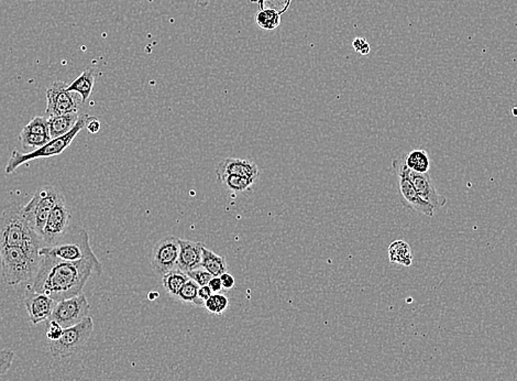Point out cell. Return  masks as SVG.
<instances>
[{"instance_id":"8","label":"cell","mask_w":517,"mask_h":381,"mask_svg":"<svg viewBox=\"0 0 517 381\" xmlns=\"http://www.w3.org/2000/svg\"><path fill=\"white\" fill-rule=\"evenodd\" d=\"M393 169L396 171V176L398 178V187H400V193L402 195V202L406 208H412L413 211L423 215L432 217L435 213V208L430 205V203L423 200L421 195L417 192L416 189L414 187L413 183L406 176V155H402L393 160Z\"/></svg>"},{"instance_id":"25","label":"cell","mask_w":517,"mask_h":381,"mask_svg":"<svg viewBox=\"0 0 517 381\" xmlns=\"http://www.w3.org/2000/svg\"><path fill=\"white\" fill-rule=\"evenodd\" d=\"M255 22L261 29L272 31L279 28L281 16L273 10H259L255 15Z\"/></svg>"},{"instance_id":"11","label":"cell","mask_w":517,"mask_h":381,"mask_svg":"<svg viewBox=\"0 0 517 381\" xmlns=\"http://www.w3.org/2000/svg\"><path fill=\"white\" fill-rule=\"evenodd\" d=\"M178 253H180L178 238L174 236H165L155 244L152 251V269L161 277L167 272H170L171 270L176 269Z\"/></svg>"},{"instance_id":"30","label":"cell","mask_w":517,"mask_h":381,"mask_svg":"<svg viewBox=\"0 0 517 381\" xmlns=\"http://www.w3.org/2000/svg\"><path fill=\"white\" fill-rule=\"evenodd\" d=\"M186 275L189 276V279L193 280L194 282L197 283L199 287H204V285H208L210 281L212 280V276L210 275V272L204 269L203 266H199L197 269L192 270V271L186 272Z\"/></svg>"},{"instance_id":"14","label":"cell","mask_w":517,"mask_h":381,"mask_svg":"<svg viewBox=\"0 0 517 381\" xmlns=\"http://www.w3.org/2000/svg\"><path fill=\"white\" fill-rule=\"evenodd\" d=\"M406 176H409V179L411 180L413 183L414 187L416 189L418 194L421 195V198L426 202L430 203L432 208H441L446 205L447 203V198L441 193L438 192L434 182H432V178H430V173H417L414 172L411 169H409L407 164L405 167Z\"/></svg>"},{"instance_id":"3","label":"cell","mask_w":517,"mask_h":381,"mask_svg":"<svg viewBox=\"0 0 517 381\" xmlns=\"http://www.w3.org/2000/svg\"><path fill=\"white\" fill-rule=\"evenodd\" d=\"M40 251H30L22 247L0 249L3 281L14 287L33 279L42 260Z\"/></svg>"},{"instance_id":"4","label":"cell","mask_w":517,"mask_h":381,"mask_svg":"<svg viewBox=\"0 0 517 381\" xmlns=\"http://www.w3.org/2000/svg\"><path fill=\"white\" fill-rule=\"evenodd\" d=\"M87 118L88 115H80V119L77 120L76 125L71 129V131L65 133L63 136L51 139L50 142L48 144H45L40 149L27 152V153H22V152L14 150V151L11 152L10 158H9L7 166H6V174L14 173L16 169H18L19 167L22 166L24 163L30 162V161L61 155L62 152L65 151V149L69 147V144H72L75 137L77 136V133H80L83 129L85 128Z\"/></svg>"},{"instance_id":"29","label":"cell","mask_w":517,"mask_h":381,"mask_svg":"<svg viewBox=\"0 0 517 381\" xmlns=\"http://www.w3.org/2000/svg\"><path fill=\"white\" fill-rule=\"evenodd\" d=\"M292 0H257L260 10H273L281 16L289 8Z\"/></svg>"},{"instance_id":"24","label":"cell","mask_w":517,"mask_h":381,"mask_svg":"<svg viewBox=\"0 0 517 381\" xmlns=\"http://www.w3.org/2000/svg\"><path fill=\"white\" fill-rule=\"evenodd\" d=\"M199 285L189 279V281L180 289L178 298L183 303L194 304L195 307H204V302L201 301L198 298Z\"/></svg>"},{"instance_id":"23","label":"cell","mask_w":517,"mask_h":381,"mask_svg":"<svg viewBox=\"0 0 517 381\" xmlns=\"http://www.w3.org/2000/svg\"><path fill=\"white\" fill-rule=\"evenodd\" d=\"M217 180L223 187L234 191V192H246L251 189L252 185L255 183L253 180L247 179L244 176H231L227 173H217Z\"/></svg>"},{"instance_id":"16","label":"cell","mask_w":517,"mask_h":381,"mask_svg":"<svg viewBox=\"0 0 517 381\" xmlns=\"http://www.w3.org/2000/svg\"><path fill=\"white\" fill-rule=\"evenodd\" d=\"M216 174L227 173L231 176H244L257 182L259 179V168L253 161L227 158L216 166Z\"/></svg>"},{"instance_id":"5","label":"cell","mask_w":517,"mask_h":381,"mask_svg":"<svg viewBox=\"0 0 517 381\" xmlns=\"http://www.w3.org/2000/svg\"><path fill=\"white\" fill-rule=\"evenodd\" d=\"M62 198H64V195L61 191L53 185L45 184L37 189L27 205L24 206V213L28 223L41 238L49 215Z\"/></svg>"},{"instance_id":"28","label":"cell","mask_w":517,"mask_h":381,"mask_svg":"<svg viewBox=\"0 0 517 381\" xmlns=\"http://www.w3.org/2000/svg\"><path fill=\"white\" fill-rule=\"evenodd\" d=\"M22 130L28 133H35L39 136L50 137V129H49L48 118L44 116H37L30 120L28 125L24 126Z\"/></svg>"},{"instance_id":"32","label":"cell","mask_w":517,"mask_h":381,"mask_svg":"<svg viewBox=\"0 0 517 381\" xmlns=\"http://www.w3.org/2000/svg\"><path fill=\"white\" fill-rule=\"evenodd\" d=\"M64 328L60 325L59 323L56 321H48V331H46V337L49 341H58L63 333Z\"/></svg>"},{"instance_id":"31","label":"cell","mask_w":517,"mask_h":381,"mask_svg":"<svg viewBox=\"0 0 517 381\" xmlns=\"http://www.w3.org/2000/svg\"><path fill=\"white\" fill-rule=\"evenodd\" d=\"M15 359V352L11 349H0V376L10 369Z\"/></svg>"},{"instance_id":"6","label":"cell","mask_w":517,"mask_h":381,"mask_svg":"<svg viewBox=\"0 0 517 381\" xmlns=\"http://www.w3.org/2000/svg\"><path fill=\"white\" fill-rule=\"evenodd\" d=\"M40 253H49L64 262H76L97 258L90 248V236L83 228L69 230L59 243L53 247H43Z\"/></svg>"},{"instance_id":"15","label":"cell","mask_w":517,"mask_h":381,"mask_svg":"<svg viewBox=\"0 0 517 381\" xmlns=\"http://www.w3.org/2000/svg\"><path fill=\"white\" fill-rule=\"evenodd\" d=\"M178 245L180 253L176 268L182 271L189 272L202 266V248L204 244L178 238Z\"/></svg>"},{"instance_id":"39","label":"cell","mask_w":517,"mask_h":381,"mask_svg":"<svg viewBox=\"0 0 517 381\" xmlns=\"http://www.w3.org/2000/svg\"><path fill=\"white\" fill-rule=\"evenodd\" d=\"M158 296H159L158 292H151V294H149V300H155Z\"/></svg>"},{"instance_id":"17","label":"cell","mask_w":517,"mask_h":381,"mask_svg":"<svg viewBox=\"0 0 517 381\" xmlns=\"http://www.w3.org/2000/svg\"><path fill=\"white\" fill-rule=\"evenodd\" d=\"M95 69H87L77 76L72 83L67 85V90L69 93H77L82 99V103H85L93 92L94 84H95Z\"/></svg>"},{"instance_id":"27","label":"cell","mask_w":517,"mask_h":381,"mask_svg":"<svg viewBox=\"0 0 517 381\" xmlns=\"http://www.w3.org/2000/svg\"><path fill=\"white\" fill-rule=\"evenodd\" d=\"M204 307L212 314L223 315L229 307V298L223 294H214L205 302Z\"/></svg>"},{"instance_id":"7","label":"cell","mask_w":517,"mask_h":381,"mask_svg":"<svg viewBox=\"0 0 517 381\" xmlns=\"http://www.w3.org/2000/svg\"><path fill=\"white\" fill-rule=\"evenodd\" d=\"M94 331V321L90 316L72 328H64L58 341H49L50 354L56 358L71 357L87 344Z\"/></svg>"},{"instance_id":"40","label":"cell","mask_w":517,"mask_h":381,"mask_svg":"<svg viewBox=\"0 0 517 381\" xmlns=\"http://www.w3.org/2000/svg\"><path fill=\"white\" fill-rule=\"evenodd\" d=\"M196 1H197V0H196Z\"/></svg>"},{"instance_id":"26","label":"cell","mask_w":517,"mask_h":381,"mask_svg":"<svg viewBox=\"0 0 517 381\" xmlns=\"http://www.w3.org/2000/svg\"><path fill=\"white\" fill-rule=\"evenodd\" d=\"M19 140H20L22 147L24 150H29V152H32L35 151V150L40 149L45 144H48L51 138L50 137L39 136V135H35V133L22 130L20 133V136H19Z\"/></svg>"},{"instance_id":"18","label":"cell","mask_w":517,"mask_h":381,"mask_svg":"<svg viewBox=\"0 0 517 381\" xmlns=\"http://www.w3.org/2000/svg\"><path fill=\"white\" fill-rule=\"evenodd\" d=\"M387 255H389V260H390L391 264L403 266H411L413 264L414 256L411 246L406 243L405 240L393 242L389 246Z\"/></svg>"},{"instance_id":"1","label":"cell","mask_w":517,"mask_h":381,"mask_svg":"<svg viewBox=\"0 0 517 381\" xmlns=\"http://www.w3.org/2000/svg\"><path fill=\"white\" fill-rule=\"evenodd\" d=\"M40 268L33 278L31 289L45 294L56 302L83 294L90 276L101 275L103 266L99 258L82 262H64L61 259L41 253Z\"/></svg>"},{"instance_id":"20","label":"cell","mask_w":517,"mask_h":381,"mask_svg":"<svg viewBox=\"0 0 517 381\" xmlns=\"http://www.w3.org/2000/svg\"><path fill=\"white\" fill-rule=\"evenodd\" d=\"M202 251V266L210 272L212 277H221L226 272H228V264L225 257L219 256L210 249L206 248L205 245L203 246Z\"/></svg>"},{"instance_id":"19","label":"cell","mask_w":517,"mask_h":381,"mask_svg":"<svg viewBox=\"0 0 517 381\" xmlns=\"http://www.w3.org/2000/svg\"><path fill=\"white\" fill-rule=\"evenodd\" d=\"M80 119L78 112L65 114V115L53 116L48 118L49 129H50L51 139L63 136L71 131Z\"/></svg>"},{"instance_id":"33","label":"cell","mask_w":517,"mask_h":381,"mask_svg":"<svg viewBox=\"0 0 517 381\" xmlns=\"http://www.w3.org/2000/svg\"><path fill=\"white\" fill-rule=\"evenodd\" d=\"M353 49L362 56H368L371 51L370 44L364 37H355L353 42Z\"/></svg>"},{"instance_id":"38","label":"cell","mask_w":517,"mask_h":381,"mask_svg":"<svg viewBox=\"0 0 517 381\" xmlns=\"http://www.w3.org/2000/svg\"><path fill=\"white\" fill-rule=\"evenodd\" d=\"M210 0H197L196 3L197 5L201 6V7H205V6L208 5L210 3Z\"/></svg>"},{"instance_id":"12","label":"cell","mask_w":517,"mask_h":381,"mask_svg":"<svg viewBox=\"0 0 517 381\" xmlns=\"http://www.w3.org/2000/svg\"><path fill=\"white\" fill-rule=\"evenodd\" d=\"M67 84L56 81L46 90V108L45 117L65 115L78 112V105L72 94L67 92Z\"/></svg>"},{"instance_id":"35","label":"cell","mask_w":517,"mask_h":381,"mask_svg":"<svg viewBox=\"0 0 517 381\" xmlns=\"http://www.w3.org/2000/svg\"><path fill=\"white\" fill-rule=\"evenodd\" d=\"M219 278H221V283H223V290H231V289L235 288L236 280H235V278L230 273L226 272V273H223Z\"/></svg>"},{"instance_id":"9","label":"cell","mask_w":517,"mask_h":381,"mask_svg":"<svg viewBox=\"0 0 517 381\" xmlns=\"http://www.w3.org/2000/svg\"><path fill=\"white\" fill-rule=\"evenodd\" d=\"M90 303L85 294H80L73 298L58 302L50 321H56L63 328H72L88 316ZM48 320V321H49Z\"/></svg>"},{"instance_id":"36","label":"cell","mask_w":517,"mask_h":381,"mask_svg":"<svg viewBox=\"0 0 517 381\" xmlns=\"http://www.w3.org/2000/svg\"><path fill=\"white\" fill-rule=\"evenodd\" d=\"M208 287L212 289V294H221L223 290V283L219 277H212V280L208 283Z\"/></svg>"},{"instance_id":"37","label":"cell","mask_w":517,"mask_h":381,"mask_svg":"<svg viewBox=\"0 0 517 381\" xmlns=\"http://www.w3.org/2000/svg\"><path fill=\"white\" fill-rule=\"evenodd\" d=\"M212 289L208 285H204V287H199L198 290V298L202 302H206L210 296H212Z\"/></svg>"},{"instance_id":"34","label":"cell","mask_w":517,"mask_h":381,"mask_svg":"<svg viewBox=\"0 0 517 381\" xmlns=\"http://www.w3.org/2000/svg\"><path fill=\"white\" fill-rule=\"evenodd\" d=\"M85 128L87 129L88 133H93V135L99 133V130H101V121H99V118L94 117V116H88Z\"/></svg>"},{"instance_id":"21","label":"cell","mask_w":517,"mask_h":381,"mask_svg":"<svg viewBox=\"0 0 517 381\" xmlns=\"http://www.w3.org/2000/svg\"><path fill=\"white\" fill-rule=\"evenodd\" d=\"M189 276L186 275V272L176 268L162 276L163 288L171 296L178 298L180 289L183 288V285L189 281Z\"/></svg>"},{"instance_id":"10","label":"cell","mask_w":517,"mask_h":381,"mask_svg":"<svg viewBox=\"0 0 517 381\" xmlns=\"http://www.w3.org/2000/svg\"><path fill=\"white\" fill-rule=\"evenodd\" d=\"M71 213L67 208L65 198L58 202L49 215L43 230L42 240L44 247H53L65 236L69 230Z\"/></svg>"},{"instance_id":"22","label":"cell","mask_w":517,"mask_h":381,"mask_svg":"<svg viewBox=\"0 0 517 381\" xmlns=\"http://www.w3.org/2000/svg\"><path fill=\"white\" fill-rule=\"evenodd\" d=\"M406 164L414 172L428 173L430 169V155L425 150H413L409 153H406Z\"/></svg>"},{"instance_id":"13","label":"cell","mask_w":517,"mask_h":381,"mask_svg":"<svg viewBox=\"0 0 517 381\" xmlns=\"http://www.w3.org/2000/svg\"><path fill=\"white\" fill-rule=\"evenodd\" d=\"M56 304L58 302L53 298H49L45 294H37L32 289L27 291L24 298V305L29 315V320L35 325L48 321L53 313Z\"/></svg>"},{"instance_id":"2","label":"cell","mask_w":517,"mask_h":381,"mask_svg":"<svg viewBox=\"0 0 517 381\" xmlns=\"http://www.w3.org/2000/svg\"><path fill=\"white\" fill-rule=\"evenodd\" d=\"M22 247L40 251L44 247L42 238L32 230L18 202L0 204V249Z\"/></svg>"}]
</instances>
